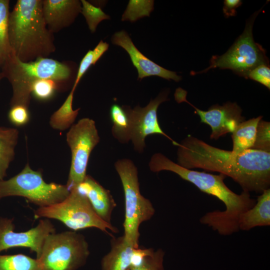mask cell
I'll list each match as a JSON object with an SVG mask.
<instances>
[{
  "label": "cell",
  "mask_w": 270,
  "mask_h": 270,
  "mask_svg": "<svg viewBox=\"0 0 270 270\" xmlns=\"http://www.w3.org/2000/svg\"><path fill=\"white\" fill-rule=\"evenodd\" d=\"M177 146V164L184 168L220 172L249 193L261 194L270 188V152L250 149L236 153L190 134Z\"/></svg>",
  "instance_id": "obj_1"
},
{
  "label": "cell",
  "mask_w": 270,
  "mask_h": 270,
  "mask_svg": "<svg viewBox=\"0 0 270 270\" xmlns=\"http://www.w3.org/2000/svg\"><path fill=\"white\" fill-rule=\"evenodd\" d=\"M148 166L154 172L162 170L174 172L182 180L192 184L201 192L222 202L225 206L224 210L208 212L200 219L202 224L211 228L220 235L230 236L238 232L240 216L256 202V200L252 198L249 192L242 191L240 194H237L230 189L224 182L226 176L186 168L161 153L152 156Z\"/></svg>",
  "instance_id": "obj_2"
},
{
  "label": "cell",
  "mask_w": 270,
  "mask_h": 270,
  "mask_svg": "<svg viewBox=\"0 0 270 270\" xmlns=\"http://www.w3.org/2000/svg\"><path fill=\"white\" fill-rule=\"evenodd\" d=\"M8 38L13 55L22 62L48 58L56 50L42 12V0H18L10 12Z\"/></svg>",
  "instance_id": "obj_3"
},
{
  "label": "cell",
  "mask_w": 270,
  "mask_h": 270,
  "mask_svg": "<svg viewBox=\"0 0 270 270\" xmlns=\"http://www.w3.org/2000/svg\"><path fill=\"white\" fill-rule=\"evenodd\" d=\"M1 69L2 78H6L12 87L10 106L22 105L28 108L32 86L36 80L51 79L60 82L69 79L72 74L68 65L48 58L22 62L13 56Z\"/></svg>",
  "instance_id": "obj_4"
},
{
  "label": "cell",
  "mask_w": 270,
  "mask_h": 270,
  "mask_svg": "<svg viewBox=\"0 0 270 270\" xmlns=\"http://www.w3.org/2000/svg\"><path fill=\"white\" fill-rule=\"evenodd\" d=\"M114 168L120 179L125 201V216L123 223L124 236L134 248L139 247L140 226L151 219L155 213L152 202L140 192L138 171L128 158L118 160Z\"/></svg>",
  "instance_id": "obj_5"
},
{
  "label": "cell",
  "mask_w": 270,
  "mask_h": 270,
  "mask_svg": "<svg viewBox=\"0 0 270 270\" xmlns=\"http://www.w3.org/2000/svg\"><path fill=\"white\" fill-rule=\"evenodd\" d=\"M34 218L54 219L60 221L74 231L96 228L111 238L112 232L118 233V229L101 219L95 212L88 198L76 188L70 190L62 201L48 206L38 207L34 211Z\"/></svg>",
  "instance_id": "obj_6"
},
{
  "label": "cell",
  "mask_w": 270,
  "mask_h": 270,
  "mask_svg": "<svg viewBox=\"0 0 270 270\" xmlns=\"http://www.w3.org/2000/svg\"><path fill=\"white\" fill-rule=\"evenodd\" d=\"M70 193L66 184L46 182L42 171L32 170L28 163L10 178L0 180V200L8 196H21L38 207L58 203Z\"/></svg>",
  "instance_id": "obj_7"
},
{
  "label": "cell",
  "mask_w": 270,
  "mask_h": 270,
  "mask_svg": "<svg viewBox=\"0 0 270 270\" xmlns=\"http://www.w3.org/2000/svg\"><path fill=\"white\" fill-rule=\"evenodd\" d=\"M90 254L84 235L65 231L48 235L36 258L42 270H77L86 264Z\"/></svg>",
  "instance_id": "obj_8"
},
{
  "label": "cell",
  "mask_w": 270,
  "mask_h": 270,
  "mask_svg": "<svg viewBox=\"0 0 270 270\" xmlns=\"http://www.w3.org/2000/svg\"><path fill=\"white\" fill-rule=\"evenodd\" d=\"M257 14V13L253 14L246 22L242 34L226 53L221 56H212L207 68L191 74H202L212 68H220L231 70L246 77L250 70L257 66L268 64L264 50L255 42L252 36L253 24Z\"/></svg>",
  "instance_id": "obj_9"
},
{
  "label": "cell",
  "mask_w": 270,
  "mask_h": 270,
  "mask_svg": "<svg viewBox=\"0 0 270 270\" xmlns=\"http://www.w3.org/2000/svg\"><path fill=\"white\" fill-rule=\"evenodd\" d=\"M66 140L71 152V164L66 185L70 190L84 180L90 155L100 142L95 122L88 118L80 120L70 128Z\"/></svg>",
  "instance_id": "obj_10"
},
{
  "label": "cell",
  "mask_w": 270,
  "mask_h": 270,
  "mask_svg": "<svg viewBox=\"0 0 270 270\" xmlns=\"http://www.w3.org/2000/svg\"><path fill=\"white\" fill-rule=\"evenodd\" d=\"M14 221L13 218L0 217V252L12 248H26L34 252L38 258L46 236L56 232L54 225L49 219L43 218L36 226L16 232Z\"/></svg>",
  "instance_id": "obj_11"
},
{
  "label": "cell",
  "mask_w": 270,
  "mask_h": 270,
  "mask_svg": "<svg viewBox=\"0 0 270 270\" xmlns=\"http://www.w3.org/2000/svg\"><path fill=\"white\" fill-rule=\"evenodd\" d=\"M186 92L179 88L174 94L178 102H185L195 110L200 116V122L210 126L211 128L210 139L218 140L228 133H232L236 127L245 120L242 116V110L236 102H226L222 105L214 104L208 110H202L194 106L186 99Z\"/></svg>",
  "instance_id": "obj_12"
},
{
  "label": "cell",
  "mask_w": 270,
  "mask_h": 270,
  "mask_svg": "<svg viewBox=\"0 0 270 270\" xmlns=\"http://www.w3.org/2000/svg\"><path fill=\"white\" fill-rule=\"evenodd\" d=\"M168 90H163L144 107L137 106L131 108L132 121V140L134 150L142 153L146 147V137L152 134L162 135L170 140L172 144L178 146V143L174 141L162 129L159 124L157 110L159 106L168 100Z\"/></svg>",
  "instance_id": "obj_13"
},
{
  "label": "cell",
  "mask_w": 270,
  "mask_h": 270,
  "mask_svg": "<svg viewBox=\"0 0 270 270\" xmlns=\"http://www.w3.org/2000/svg\"><path fill=\"white\" fill-rule=\"evenodd\" d=\"M112 44L122 48L128 54L138 72V79L150 76H158L176 82L181 76L174 72L166 70L156 64L142 54L134 46L128 34L124 30L115 32L111 38Z\"/></svg>",
  "instance_id": "obj_14"
},
{
  "label": "cell",
  "mask_w": 270,
  "mask_h": 270,
  "mask_svg": "<svg viewBox=\"0 0 270 270\" xmlns=\"http://www.w3.org/2000/svg\"><path fill=\"white\" fill-rule=\"evenodd\" d=\"M111 238L110 250L101 261L102 270H128L138 265L146 254L145 248H134L124 236Z\"/></svg>",
  "instance_id": "obj_15"
},
{
  "label": "cell",
  "mask_w": 270,
  "mask_h": 270,
  "mask_svg": "<svg viewBox=\"0 0 270 270\" xmlns=\"http://www.w3.org/2000/svg\"><path fill=\"white\" fill-rule=\"evenodd\" d=\"M82 8L78 0H42V12L46 26L52 34L70 26Z\"/></svg>",
  "instance_id": "obj_16"
},
{
  "label": "cell",
  "mask_w": 270,
  "mask_h": 270,
  "mask_svg": "<svg viewBox=\"0 0 270 270\" xmlns=\"http://www.w3.org/2000/svg\"><path fill=\"white\" fill-rule=\"evenodd\" d=\"M76 188L86 196L101 219L112 224V212L116 204L109 190L88 174Z\"/></svg>",
  "instance_id": "obj_17"
},
{
  "label": "cell",
  "mask_w": 270,
  "mask_h": 270,
  "mask_svg": "<svg viewBox=\"0 0 270 270\" xmlns=\"http://www.w3.org/2000/svg\"><path fill=\"white\" fill-rule=\"evenodd\" d=\"M270 225V188L264 190L258 196L255 204L240 214L239 230L248 231L258 226Z\"/></svg>",
  "instance_id": "obj_18"
},
{
  "label": "cell",
  "mask_w": 270,
  "mask_h": 270,
  "mask_svg": "<svg viewBox=\"0 0 270 270\" xmlns=\"http://www.w3.org/2000/svg\"><path fill=\"white\" fill-rule=\"evenodd\" d=\"M131 107L113 104L110 110V120L112 123V136L121 144H126L130 140L132 129Z\"/></svg>",
  "instance_id": "obj_19"
},
{
  "label": "cell",
  "mask_w": 270,
  "mask_h": 270,
  "mask_svg": "<svg viewBox=\"0 0 270 270\" xmlns=\"http://www.w3.org/2000/svg\"><path fill=\"white\" fill-rule=\"evenodd\" d=\"M262 116H260L244 120L236 127L231 136L232 140V151L240 153L252 149L254 145L258 122Z\"/></svg>",
  "instance_id": "obj_20"
},
{
  "label": "cell",
  "mask_w": 270,
  "mask_h": 270,
  "mask_svg": "<svg viewBox=\"0 0 270 270\" xmlns=\"http://www.w3.org/2000/svg\"><path fill=\"white\" fill-rule=\"evenodd\" d=\"M19 132L16 128L0 126V180L7 176V170L15 156Z\"/></svg>",
  "instance_id": "obj_21"
},
{
  "label": "cell",
  "mask_w": 270,
  "mask_h": 270,
  "mask_svg": "<svg viewBox=\"0 0 270 270\" xmlns=\"http://www.w3.org/2000/svg\"><path fill=\"white\" fill-rule=\"evenodd\" d=\"M76 88H72L60 107L50 116L49 124L56 130L64 131L70 128L78 114L80 108L72 109V100Z\"/></svg>",
  "instance_id": "obj_22"
},
{
  "label": "cell",
  "mask_w": 270,
  "mask_h": 270,
  "mask_svg": "<svg viewBox=\"0 0 270 270\" xmlns=\"http://www.w3.org/2000/svg\"><path fill=\"white\" fill-rule=\"evenodd\" d=\"M8 0H0V68L14 55L8 38Z\"/></svg>",
  "instance_id": "obj_23"
},
{
  "label": "cell",
  "mask_w": 270,
  "mask_h": 270,
  "mask_svg": "<svg viewBox=\"0 0 270 270\" xmlns=\"http://www.w3.org/2000/svg\"><path fill=\"white\" fill-rule=\"evenodd\" d=\"M0 270H42L38 260L22 254H0Z\"/></svg>",
  "instance_id": "obj_24"
},
{
  "label": "cell",
  "mask_w": 270,
  "mask_h": 270,
  "mask_svg": "<svg viewBox=\"0 0 270 270\" xmlns=\"http://www.w3.org/2000/svg\"><path fill=\"white\" fill-rule=\"evenodd\" d=\"M109 44L101 40L93 50H89L80 61L72 88H76L81 78L91 65H94L108 50Z\"/></svg>",
  "instance_id": "obj_25"
},
{
  "label": "cell",
  "mask_w": 270,
  "mask_h": 270,
  "mask_svg": "<svg viewBox=\"0 0 270 270\" xmlns=\"http://www.w3.org/2000/svg\"><path fill=\"white\" fill-rule=\"evenodd\" d=\"M154 0H130L124 12L122 21L134 22L144 16H148L154 10Z\"/></svg>",
  "instance_id": "obj_26"
},
{
  "label": "cell",
  "mask_w": 270,
  "mask_h": 270,
  "mask_svg": "<svg viewBox=\"0 0 270 270\" xmlns=\"http://www.w3.org/2000/svg\"><path fill=\"white\" fill-rule=\"evenodd\" d=\"M80 2V13L84 16L92 32H96L98 24L102 21L110 19V16L105 14L100 7L94 6L86 0H82Z\"/></svg>",
  "instance_id": "obj_27"
},
{
  "label": "cell",
  "mask_w": 270,
  "mask_h": 270,
  "mask_svg": "<svg viewBox=\"0 0 270 270\" xmlns=\"http://www.w3.org/2000/svg\"><path fill=\"white\" fill-rule=\"evenodd\" d=\"M58 82L51 79L38 80L32 86V94L38 100H50L58 89Z\"/></svg>",
  "instance_id": "obj_28"
},
{
  "label": "cell",
  "mask_w": 270,
  "mask_h": 270,
  "mask_svg": "<svg viewBox=\"0 0 270 270\" xmlns=\"http://www.w3.org/2000/svg\"><path fill=\"white\" fill-rule=\"evenodd\" d=\"M165 252L162 248L154 250L150 248L148 253L136 266H130L128 270H164V260Z\"/></svg>",
  "instance_id": "obj_29"
},
{
  "label": "cell",
  "mask_w": 270,
  "mask_h": 270,
  "mask_svg": "<svg viewBox=\"0 0 270 270\" xmlns=\"http://www.w3.org/2000/svg\"><path fill=\"white\" fill-rule=\"evenodd\" d=\"M252 149L270 152V122L263 120L258 122L254 145Z\"/></svg>",
  "instance_id": "obj_30"
},
{
  "label": "cell",
  "mask_w": 270,
  "mask_h": 270,
  "mask_svg": "<svg viewBox=\"0 0 270 270\" xmlns=\"http://www.w3.org/2000/svg\"><path fill=\"white\" fill-rule=\"evenodd\" d=\"M9 121L14 126L20 127L26 125L30 120L28 108L22 105L10 106L8 113Z\"/></svg>",
  "instance_id": "obj_31"
},
{
  "label": "cell",
  "mask_w": 270,
  "mask_h": 270,
  "mask_svg": "<svg viewBox=\"0 0 270 270\" xmlns=\"http://www.w3.org/2000/svg\"><path fill=\"white\" fill-rule=\"evenodd\" d=\"M246 78L255 80L270 89V68L266 64L254 68L247 74Z\"/></svg>",
  "instance_id": "obj_32"
},
{
  "label": "cell",
  "mask_w": 270,
  "mask_h": 270,
  "mask_svg": "<svg viewBox=\"0 0 270 270\" xmlns=\"http://www.w3.org/2000/svg\"><path fill=\"white\" fill-rule=\"evenodd\" d=\"M223 12L226 17L236 14V9L242 4L240 0H225L224 2Z\"/></svg>",
  "instance_id": "obj_33"
},
{
  "label": "cell",
  "mask_w": 270,
  "mask_h": 270,
  "mask_svg": "<svg viewBox=\"0 0 270 270\" xmlns=\"http://www.w3.org/2000/svg\"><path fill=\"white\" fill-rule=\"evenodd\" d=\"M2 78H3L2 76V74L1 72H0V80Z\"/></svg>",
  "instance_id": "obj_34"
}]
</instances>
